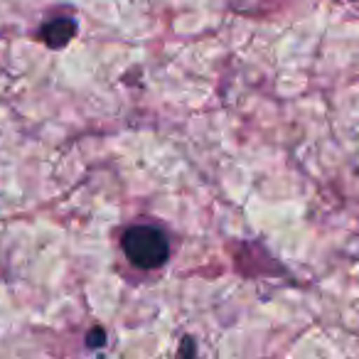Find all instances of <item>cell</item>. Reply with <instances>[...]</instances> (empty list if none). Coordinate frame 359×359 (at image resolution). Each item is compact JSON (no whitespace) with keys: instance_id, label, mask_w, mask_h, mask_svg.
Listing matches in <instances>:
<instances>
[{"instance_id":"obj_1","label":"cell","mask_w":359,"mask_h":359,"mask_svg":"<svg viewBox=\"0 0 359 359\" xmlns=\"http://www.w3.org/2000/svg\"><path fill=\"white\" fill-rule=\"evenodd\" d=\"M121 246H123L126 259L135 269H143V271L160 269L170 259L168 234L155 224H133L130 229H126Z\"/></svg>"},{"instance_id":"obj_2","label":"cell","mask_w":359,"mask_h":359,"mask_svg":"<svg viewBox=\"0 0 359 359\" xmlns=\"http://www.w3.org/2000/svg\"><path fill=\"white\" fill-rule=\"evenodd\" d=\"M76 35V22L72 18H57V20H47L40 30V40L52 50H62L67 47Z\"/></svg>"},{"instance_id":"obj_3","label":"cell","mask_w":359,"mask_h":359,"mask_svg":"<svg viewBox=\"0 0 359 359\" xmlns=\"http://www.w3.org/2000/svg\"><path fill=\"white\" fill-rule=\"evenodd\" d=\"M86 344H89V347H104V344H106V332L101 327H94L89 332V337H86Z\"/></svg>"},{"instance_id":"obj_4","label":"cell","mask_w":359,"mask_h":359,"mask_svg":"<svg viewBox=\"0 0 359 359\" xmlns=\"http://www.w3.org/2000/svg\"><path fill=\"white\" fill-rule=\"evenodd\" d=\"M180 352H182V354H190V352H192V344H190V337H187V342H185V344H182V349H180Z\"/></svg>"}]
</instances>
